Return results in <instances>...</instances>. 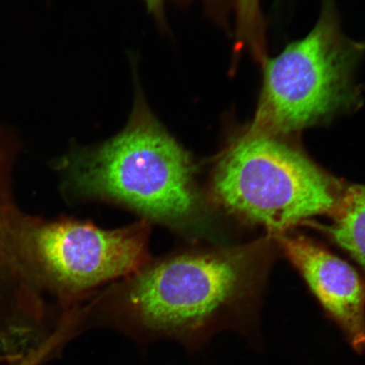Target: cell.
I'll return each instance as SVG.
<instances>
[{
	"instance_id": "obj_1",
	"label": "cell",
	"mask_w": 365,
	"mask_h": 365,
	"mask_svg": "<svg viewBox=\"0 0 365 365\" xmlns=\"http://www.w3.org/2000/svg\"><path fill=\"white\" fill-rule=\"evenodd\" d=\"M273 238L248 244L178 251L150 261L91 301L85 314L133 337L180 342L196 349L217 333H257Z\"/></svg>"
},
{
	"instance_id": "obj_2",
	"label": "cell",
	"mask_w": 365,
	"mask_h": 365,
	"mask_svg": "<svg viewBox=\"0 0 365 365\" xmlns=\"http://www.w3.org/2000/svg\"><path fill=\"white\" fill-rule=\"evenodd\" d=\"M66 164L81 198L120 205L193 243L215 240L217 209L200 187L197 164L144 103L120 133Z\"/></svg>"
},
{
	"instance_id": "obj_3",
	"label": "cell",
	"mask_w": 365,
	"mask_h": 365,
	"mask_svg": "<svg viewBox=\"0 0 365 365\" xmlns=\"http://www.w3.org/2000/svg\"><path fill=\"white\" fill-rule=\"evenodd\" d=\"M346 185L286 137L245 130L217 158L207 194L217 210L276 237L334 215Z\"/></svg>"
},
{
	"instance_id": "obj_4",
	"label": "cell",
	"mask_w": 365,
	"mask_h": 365,
	"mask_svg": "<svg viewBox=\"0 0 365 365\" xmlns=\"http://www.w3.org/2000/svg\"><path fill=\"white\" fill-rule=\"evenodd\" d=\"M364 54L365 43L342 34L334 10L326 6L305 38L264 61L257 110L246 130L287 138L358 108L355 72Z\"/></svg>"
},
{
	"instance_id": "obj_5",
	"label": "cell",
	"mask_w": 365,
	"mask_h": 365,
	"mask_svg": "<svg viewBox=\"0 0 365 365\" xmlns=\"http://www.w3.org/2000/svg\"><path fill=\"white\" fill-rule=\"evenodd\" d=\"M150 230V222L143 219L116 230L89 222H54L40 228L36 247L58 289L81 297L148 264Z\"/></svg>"
},
{
	"instance_id": "obj_6",
	"label": "cell",
	"mask_w": 365,
	"mask_h": 365,
	"mask_svg": "<svg viewBox=\"0 0 365 365\" xmlns=\"http://www.w3.org/2000/svg\"><path fill=\"white\" fill-rule=\"evenodd\" d=\"M273 239L351 349L365 354V278L307 235L289 231Z\"/></svg>"
},
{
	"instance_id": "obj_7",
	"label": "cell",
	"mask_w": 365,
	"mask_h": 365,
	"mask_svg": "<svg viewBox=\"0 0 365 365\" xmlns=\"http://www.w3.org/2000/svg\"><path fill=\"white\" fill-rule=\"evenodd\" d=\"M314 227L350 255L365 277V185H346L331 225Z\"/></svg>"
},
{
	"instance_id": "obj_8",
	"label": "cell",
	"mask_w": 365,
	"mask_h": 365,
	"mask_svg": "<svg viewBox=\"0 0 365 365\" xmlns=\"http://www.w3.org/2000/svg\"><path fill=\"white\" fill-rule=\"evenodd\" d=\"M238 43L257 61H266L264 21L259 0H236Z\"/></svg>"
},
{
	"instance_id": "obj_9",
	"label": "cell",
	"mask_w": 365,
	"mask_h": 365,
	"mask_svg": "<svg viewBox=\"0 0 365 365\" xmlns=\"http://www.w3.org/2000/svg\"><path fill=\"white\" fill-rule=\"evenodd\" d=\"M59 346H61V342H59L57 337L54 335H50L42 344L36 348L31 349L25 357H22L20 364L18 365H39Z\"/></svg>"
},
{
	"instance_id": "obj_10",
	"label": "cell",
	"mask_w": 365,
	"mask_h": 365,
	"mask_svg": "<svg viewBox=\"0 0 365 365\" xmlns=\"http://www.w3.org/2000/svg\"><path fill=\"white\" fill-rule=\"evenodd\" d=\"M164 0H145L150 11L156 14L161 12Z\"/></svg>"
},
{
	"instance_id": "obj_11",
	"label": "cell",
	"mask_w": 365,
	"mask_h": 365,
	"mask_svg": "<svg viewBox=\"0 0 365 365\" xmlns=\"http://www.w3.org/2000/svg\"><path fill=\"white\" fill-rule=\"evenodd\" d=\"M22 356L16 354H0V364L9 363V362H18L21 359Z\"/></svg>"
}]
</instances>
